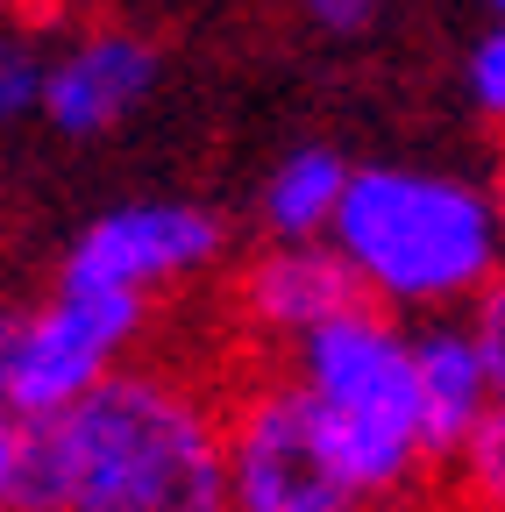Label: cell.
Returning <instances> with one entry per match:
<instances>
[{
	"mask_svg": "<svg viewBox=\"0 0 505 512\" xmlns=\"http://www.w3.org/2000/svg\"><path fill=\"white\" fill-rule=\"evenodd\" d=\"M22 512H228V384L121 363L29 427Z\"/></svg>",
	"mask_w": 505,
	"mask_h": 512,
	"instance_id": "cell-1",
	"label": "cell"
},
{
	"mask_svg": "<svg viewBox=\"0 0 505 512\" xmlns=\"http://www.w3.org/2000/svg\"><path fill=\"white\" fill-rule=\"evenodd\" d=\"M385 313H470L505 278V221L491 185L420 164H356L342 221L328 235Z\"/></svg>",
	"mask_w": 505,
	"mask_h": 512,
	"instance_id": "cell-2",
	"label": "cell"
},
{
	"mask_svg": "<svg viewBox=\"0 0 505 512\" xmlns=\"http://www.w3.org/2000/svg\"><path fill=\"white\" fill-rule=\"evenodd\" d=\"M285 370L321 420L342 470L363 484L377 512L413 505L441 463L427 441V399H420V356L413 328L385 306H356L328 328H313L299 349H285Z\"/></svg>",
	"mask_w": 505,
	"mask_h": 512,
	"instance_id": "cell-3",
	"label": "cell"
},
{
	"mask_svg": "<svg viewBox=\"0 0 505 512\" xmlns=\"http://www.w3.org/2000/svg\"><path fill=\"white\" fill-rule=\"evenodd\" d=\"M150 328V299L57 278L50 299L0 313V399L29 427L79 406L93 384L136 363V335Z\"/></svg>",
	"mask_w": 505,
	"mask_h": 512,
	"instance_id": "cell-4",
	"label": "cell"
},
{
	"mask_svg": "<svg viewBox=\"0 0 505 512\" xmlns=\"http://www.w3.org/2000/svg\"><path fill=\"white\" fill-rule=\"evenodd\" d=\"M228 512H377L285 363H249L228 384Z\"/></svg>",
	"mask_w": 505,
	"mask_h": 512,
	"instance_id": "cell-5",
	"label": "cell"
},
{
	"mask_svg": "<svg viewBox=\"0 0 505 512\" xmlns=\"http://www.w3.org/2000/svg\"><path fill=\"white\" fill-rule=\"evenodd\" d=\"M228 249V228L221 214L193 207V200H129V207H107L93 214L57 278H79V285H114V292H136V299H157V292H178L221 264Z\"/></svg>",
	"mask_w": 505,
	"mask_h": 512,
	"instance_id": "cell-6",
	"label": "cell"
},
{
	"mask_svg": "<svg viewBox=\"0 0 505 512\" xmlns=\"http://www.w3.org/2000/svg\"><path fill=\"white\" fill-rule=\"evenodd\" d=\"M370 306L356 271L335 242H264L228 285V313L249 335V349H299L313 328Z\"/></svg>",
	"mask_w": 505,
	"mask_h": 512,
	"instance_id": "cell-7",
	"label": "cell"
},
{
	"mask_svg": "<svg viewBox=\"0 0 505 512\" xmlns=\"http://www.w3.org/2000/svg\"><path fill=\"white\" fill-rule=\"evenodd\" d=\"M157 86V43L136 29H79L72 43L50 50V93L43 121L72 143H93L107 128H121Z\"/></svg>",
	"mask_w": 505,
	"mask_h": 512,
	"instance_id": "cell-8",
	"label": "cell"
},
{
	"mask_svg": "<svg viewBox=\"0 0 505 512\" xmlns=\"http://www.w3.org/2000/svg\"><path fill=\"white\" fill-rule=\"evenodd\" d=\"M413 356H420V399H427V441L434 463L449 477V463L491 427L498 413V377L484 356V335L470 313H434L413 328Z\"/></svg>",
	"mask_w": 505,
	"mask_h": 512,
	"instance_id": "cell-9",
	"label": "cell"
},
{
	"mask_svg": "<svg viewBox=\"0 0 505 512\" xmlns=\"http://www.w3.org/2000/svg\"><path fill=\"white\" fill-rule=\"evenodd\" d=\"M349 178L356 164L328 143H299L271 164L264 192H257V228L264 242H328L349 200Z\"/></svg>",
	"mask_w": 505,
	"mask_h": 512,
	"instance_id": "cell-10",
	"label": "cell"
},
{
	"mask_svg": "<svg viewBox=\"0 0 505 512\" xmlns=\"http://www.w3.org/2000/svg\"><path fill=\"white\" fill-rule=\"evenodd\" d=\"M449 491L463 512H505V413H491V427L449 463Z\"/></svg>",
	"mask_w": 505,
	"mask_h": 512,
	"instance_id": "cell-11",
	"label": "cell"
},
{
	"mask_svg": "<svg viewBox=\"0 0 505 512\" xmlns=\"http://www.w3.org/2000/svg\"><path fill=\"white\" fill-rule=\"evenodd\" d=\"M43 93H50V57L29 36H0V128L36 121Z\"/></svg>",
	"mask_w": 505,
	"mask_h": 512,
	"instance_id": "cell-12",
	"label": "cell"
},
{
	"mask_svg": "<svg viewBox=\"0 0 505 512\" xmlns=\"http://www.w3.org/2000/svg\"><path fill=\"white\" fill-rule=\"evenodd\" d=\"M463 79H470V100L477 114H491L505 128V22H491L477 43H470V64H463Z\"/></svg>",
	"mask_w": 505,
	"mask_h": 512,
	"instance_id": "cell-13",
	"label": "cell"
},
{
	"mask_svg": "<svg viewBox=\"0 0 505 512\" xmlns=\"http://www.w3.org/2000/svg\"><path fill=\"white\" fill-rule=\"evenodd\" d=\"M22 463H29V420L0 399V512H22Z\"/></svg>",
	"mask_w": 505,
	"mask_h": 512,
	"instance_id": "cell-14",
	"label": "cell"
},
{
	"mask_svg": "<svg viewBox=\"0 0 505 512\" xmlns=\"http://www.w3.org/2000/svg\"><path fill=\"white\" fill-rule=\"evenodd\" d=\"M292 8L313 29H328V36H363L377 15H385V0H292Z\"/></svg>",
	"mask_w": 505,
	"mask_h": 512,
	"instance_id": "cell-15",
	"label": "cell"
},
{
	"mask_svg": "<svg viewBox=\"0 0 505 512\" xmlns=\"http://www.w3.org/2000/svg\"><path fill=\"white\" fill-rule=\"evenodd\" d=\"M477 320V335H484V356H491V377H498V413H505V278L470 306Z\"/></svg>",
	"mask_w": 505,
	"mask_h": 512,
	"instance_id": "cell-16",
	"label": "cell"
},
{
	"mask_svg": "<svg viewBox=\"0 0 505 512\" xmlns=\"http://www.w3.org/2000/svg\"><path fill=\"white\" fill-rule=\"evenodd\" d=\"M491 200H498V221H505V143H498V164H491Z\"/></svg>",
	"mask_w": 505,
	"mask_h": 512,
	"instance_id": "cell-17",
	"label": "cell"
},
{
	"mask_svg": "<svg viewBox=\"0 0 505 512\" xmlns=\"http://www.w3.org/2000/svg\"><path fill=\"white\" fill-rule=\"evenodd\" d=\"M15 8H22V15H50V8H57V0H15Z\"/></svg>",
	"mask_w": 505,
	"mask_h": 512,
	"instance_id": "cell-18",
	"label": "cell"
},
{
	"mask_svg": "<svg viewBox=\"0 0 505 512\" xmlns=\"http://www.w3.org/2000/svg\"><path fill=\"white\" fill-rule=\"evenodd\" d=\"M484 8H491V22H505V0H484Z\"/></svg>",
	"mask_w": 505,
	"mask_h": 512,
	"instance_id": "cell-19",
	"label": "cell"
}]
</instances>
